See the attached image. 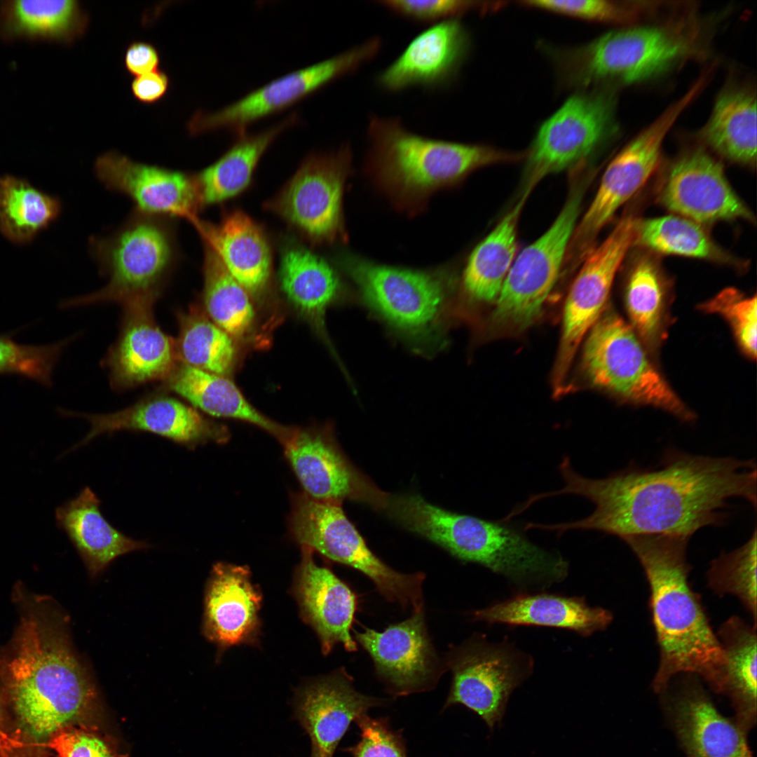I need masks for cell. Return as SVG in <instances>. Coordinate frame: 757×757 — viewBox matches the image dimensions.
<instances>
[{
  "label": "cell",
  "instance_id": "cell-1",
  "mask_svg": "<svg viewBox=\"0 0 757 757\" xmlns=\"http://www.w3.org/2000/svg\"><path fill=\"white\" fill-rule=\"evenodd\" d=\"M559 471L564 486L534 494L536 502L571 494L590 500L595 507L589 515L576 521L537 524L538 529L554 531L558 536L569 530H594L621 540L650 534L690 538L704 527L723 525L731 498L756 505L753 460L669 449L650 469L631 465L606 477L592 479L577 472L565 456Z\"/></svg>",
  "mask_w": 757,
  "mask_h": 757
},
{
  "label": "cell",
  "instance_id": "cell-2",
  "mask_svg": "<svg viewBox=\"0 0 757 757\" xmlns=\"http://www.w3.org/2000/svg\"><path fill=\"white\" fill-rule=\"evenodd\" d=\"M18 622L0 648V686L27 739L47 743L58 730L82 721L98 694L88 668L74 650L69 618L52 597L15 584Z\"/></svg>",
  "mask_w": 757,
  "mask_h": 757
},
{
  "label": "cell",
  "instance_id": "cell-3",
  "mask_svg": "<svg viewBox=\"0 0 757 757\" xmlns=\"http://www.w3.org/2000/svg\"><path fill=\"white\" fill-rule=\"evenodd\" d=\"M689 539L664 534L622 539L637 557L649 585V606L660 652L652 686L662 693L674 677L693 674L723 694L725 660L700 598L688 582Z\"/></svg>",
  "mask_w": 757,
  "mask_h": 757
},
{
  "label": "cell",
  "instance_id": "cell-4",
  "mask_svg": "<svg viewBox=\"0 0 757 757\" xmlns=\"http://www.w3.org/2000/svg\"><path fill=\"white\" fill-rule=\"evenodd\" d=\"M367 135L369 174L399 207L407 210L420 208L435 191L478 168L524 157L488 146L423 137L409 130L399 118L371 116Z\"/></svg>",
  "mask_w": 757,
  "mask_h": 757
},
{
  "label": "cell",
  "instance_id": "cell-5",
  "mask_svg": "<svg viewBox=\"0 0 757 757\" xmlns=\"http://www.w3.org/2000/svg\"><path fill=\"white\" fill-rule=\"evenodd\" d=\"M337 261L364 305L414 350L428 354L444 347L453 317L450 273L386 266L346 253Z\"/></svg>",
  "mask_w": 757,
  "mask_h": 757
},
{
  "label": "cell",
  "instance_id": "cell-6",
  "mask_svg": "<svg viewBox=\"0 0 757 757\" xmlns=\"http://www.w3.org/2000/svg\"><path fill=\"white\" fill-rule=\"evenodd\" d=\"M695 22L634 25L608 32L556 56L563 80L579 87L631 84L665 72L701 50Z\"/></svg>",
  "mask_w": 757,
  "mask_h": 757
},
{
  "label": "cell",
  "instance_id": "cell-7",
  "mask_svg": "<svg viewBox=\"0 0 757 757\" xmlns=\"http://www.w3.org/2000/svg\"><path fill=\"white\" fill-rule=\"evenodd\" d=\"M90 251L108 282L99 291L64 301L62 307L156 301L179 261L175 220L135 209L111 234L92 238Z\"/></svg>",
  "mask_w": 757,
  "mask_h": 757
},
{
  "label": "cell",
  "instance_id": "cell-8",
  "mask_svg": "<svg viewBox=\"0 0 757 757\" xmlns=\"http://www.w3.org/2000/svg\"><path fill=\"white\" fill-rule=\"evenodd\" d=\"M292 504L289 527L301 546L362 572L386 600L413 612L423 610L425 574L397 572L378 558L346 517L341 502L319 501L298 493Z\"/></svg>",
  "mask_w": 757,
  "mask_h": 757
},
{
  "label": "cell",
  "instance_id": "cell-9",
  "mask_svg": "<svg viewBox=\"0 0 757 757\" xmlns=\"http://www.w3.org/2000/svg\"><path fill=\"white\" fill-rule=\"evenodd\" d=\"M582 364L596 387L627 401L662 409L684 421L695 419L652 364L636 332L615 312L603 314L591 328Z\"/></svg>",
  "mask_w": 757,
  "mask_h": 757
},
{
  "label": "cell",
  "instance_id": "cell-10",
  "mask_svg": "<svg viewBox=\"0 0 757 757\" xmlns=\"http://www.w3.org/2000/svg\"><path fill=\"white\" fill-rule=\"evenodd\" d=\"M590 175L580 171L561 212L550 227L514 261L498 296L493 321L521 329L540 314L554 287L575 229Z\"/></svg>",
  "mask_w": 757,
  "mask_h": 757
},
{
  "label": "cell",
  "instance_id": "cell-11",
  "mask_svg": "<svg viewBox=\"0 0 757 757\" xmlns=\"http://www.w3.org/2000/svg\"><path fill=\"white\" fill-rule=\"evenodd\" d=\"M614 101L606 90L570 97L540 127L522 177L531 192L546 176L583 164L616 132Z\"/></svg>",
  "mask_w": 757,
  "mask_h": 757
},
{
  "label": "cell",
  "instance_id": "cell-12",
  "mask_svg": "<svg viewBox=\"0 0 757 757\" xmlns=\"http://www.w3.org/2000/svg\"><path fill=\"white\" fill-rule=\"evenodd\" d=\"M700 93V86L693 84L608 165L594 200L573 233L569 246L574 261L586 257L602 228L648 180L658 165L668 132Z\"/></svg>",
  "mask_w": 757,
  "mask_h": 757
},
{
  "label": "cell",
  "instance_id": "cell-13",
  "mask_svg": "<svg viewBox=\"0 0 757 757\" xmlns=\"http://www.w3.org/2000/svg\"><path fill=\"white\" fill-rule=\"evenodd\" d=\"M351 159L348 144L335 151L309 155L264 208L313 245L343 240L342 198Z\"/></svg>",
  "mask_w": 757,
  "mask_h": 757
},
{
  "label": "cell",
  "instance_id": "cell-14",
  "mask_svg": "<svg viewBox=\"0 0 757 757\" xmlns=\"http://www.w3.org/2000/svg\"><path fill=\"white\" fill-rule=\"evenodd\" d=\"M381 39L372 37L340 54L290 72L217 111H198L186 128L192 135L225 129L239 135L253 122L282 110L373 60Z\"/></svg>",
  "mask_w": 757,
  "mask_h": 757
},
{
  "label": "cell",
  "instance_id": "cell-15",
  "mask_svg": "<svg viewBox=\"0 0 757 757\" xmlns=\"http://www.w3.org/2000/svg\"><path fill=\"white\" fill-rule=\"evenodd\" d=\"M533 664L530 656L514 646L490 643L476 635L448 654L446 664L453 677L444 707L463 705L492 730L501 722L513 690L531 674Z\"/></svg>",
  "mask_w": 757,
  "mask_h": 757
},
{
  "label": "cell",
  "instance_id": "cell-16",
  "mask_svg": "<svg viewBox=\"0 0 757 757\" xmlns=\"http://www.w3.org/2000/svg\"><path fill=\"white\" fill-rule=\"evenodd\" d=\"M627 214L608 237L584 258L566 298L559 350L554 373L557 392L563 388L575 353L586 333L599 318L615 274L634 245L638 221Z\"/></svg>",
  "mask_w": 757,
  "mask_h": 757
},
{
  "label": "cell",
  "instance_id": "cell-17",
  "mask_svg": "<svg viewBox=\"0 0 757 757\" xmlns=\"http://www.w3.org/2000/svg\"><path fill=\"white\" fill-rule=\"evenodd\" d=\"M657 198L668 210L700 224L754 221L749 208L730 185L722 165L702 149L688 151L673 162Z\"/></svg>",
  "mask_w": 757,
  "mask_h": 757
},
{
  "label": "cell",
  "instance_id": "cell-18",
  "mask_svg": "<svg viewBox=\"0 0 757 757\" xmlns=\"http://www.w3.org/2000/svg\"><path fill=\"white\" fill-rule=\"evenodd\" d=\"M355 635L371 657L376 674L394 696L431 690L443 672L423 610L382 632L365 627Z\"/></svg>",
  "mask_w": 757,
  "mask_h": 757
},
{
  "label": "cell",
  "instance_id": "cell-19",
  "mask_svg": "<svg viewBox=\"0 0 757 757\" xmlns=\"http://www.w3.org/2000/svg\"><path fill=\"white\" fill-rule=\"evenodd\" d=\"M98 179L108 189L122 193L142 212L192 224L202 208L195 175L135 161L115 151L99 156L95 163Z\"/></svg>",
  "mask_w": 757,
  "mask_h": 757
},
{
  "label": "cell",
  "instance_id": "cell-20",
  "mask_svg": "<svg viewBox=\"0 0 757 757\" xmlns=\"http://www.w3.org/2000/svg\"><path fill=\"white\" fill-rule=\"evenodd\" d=\"M284 448L308 497L327 502L357 500L378 509L384 508L388 494L355 469L329 432L295 429Z\"/></svg>",
  "mask_w": 757,
  "mask_h": 757
},
{
  "label": "cell",
  "instance_id": "cell-21",
  "mask_svg": "<svg viewBox=\"0 0 757 757\" xmlns=\"http://www.w3.org/2000/svg\"><path fill=\"white\" fill-rule=\"evenodd\" d=\"M61 414L82 417L90 424L88 434L70 451L101 435L123 430L152 433L191 449L210 441L219 442L226 438L224 430L204 418L195 408L165 395L144 398L108 414H87L64 410Z\"/></svg>",
  "mask_w": 757,
  "mask_h": 757
},
{
  "label": "cell",
  "instance_id": "cell-22",
  "mask_svg": "<svg viewBox=\"0 0 757 757\" xmlns=\"http://www.w3.org/2000/svg\"><path fill=\"white\" fill-rule=\"evenodd\" d=\"M156 301L123 305L121 332L106 359L111 386L126 390L155 381H165L178 361L175 341L157 325Z\"/></svg>",
  "mask_w": 757,
  "mask_h": 757
},
{
  "label": "cell",
  "instance_id": "cell-23",
  "mask_svg": "<svg viewBox=\"0 0 757 757\" xmlns=\"http://www.w3.org/2000/svg\"><path fill=\"white\" fill-rule=\"evenodd\" d=\"M470 46L469 34L458 19L437 22L416 36L376 76V83L391 93L411 87H447L456 78Z\"/></svg>",
  "mask_w": 757,
  "mask_h": 757
},
{
  "label": "cell",
  "instance_id": "cell-24",
  "mask_svg": "<svg viewBox=\"0 0 757 757\" xmlns=\"http://www.w3.org/2000/svg\"><path fill=\"white\" fill-rule=\"evenodd\" d=\"M385 703V700L357 691L353 678L340 669L297 690L294 717L308 735L312 752L333 757L350 723Z\"/></svg>",
  "mask_w": 757,
  "mask_h": 757
},
{
  "label": "cell",
  "instance_id": "cell-25",
  "mask_svg": "<svg viewBox=\"0 0 757 757\" xmlns=\"http://www.w3.org/2000/svg\"><path fill=\"white\" fill-rule=\"evenodd\" d=\"M261 602L247 567L216 564L205 588L204 636L220 649L253 643L259 634Z\"/></svg>",
  "mask_w": 757,
  "mask_h": 757
},
{
  "label": "cell",
  "instance_id": "cell-26",
  "mask_svg": "<svg viewBox=\"0 0 757 757\" xmlns=\"http://www.w3.org/2000/svg\"><path fill=\"white\" fill-rule=\"evenodd\" d=\"M302 550L294 592L303 618L318 635L325 655L337 643L355 651L357 643L350 634L357 608L355 593L332 571L315 564L313 550L304 546Z\"/></svg>",
  "mask_w": 757,
  "mask_h": 757
},
{
  "label": "cell",
  "instance_id": "cell-27",
  "mask_svg": "<svg viewBox=\"0 0 757 757\" xmlns=\"http://www.w3.org/2000/svg\"><path fill=\"white\" fill-rule=\"evenodd\" d=\"M684 679L671 703L675 730L688 757H753L746 732L716 709L697 676Z\"/></svg>",
  "mask_w": 757,
  "mask_h": 757
},
{
  "label": "cell",
  "instance_id": "cell-28",
  "mask_svg": "<svg viewBox=\"0 0 757 757\" xmlns=\"http://www.w3.org/2000/svg\"><path fill=\"white\" fill-rule=\"evenodd\" d=\"M193 225L219 257L231 276L252 296L261 297L271 288L273 256L263 229L239 209L226 212L219 224L198 219Z\"/></svg>",
  "mask_w": 757,
  "mask_h": 757
},
{
  "label": "cell",
  "instance_id": "cell-29",
  "mask_svg": "<svg viewBox=\"0 0 757 757\" xmlns=\"http://www.w3.org/2000/svg\"><path fill=\"white\" fill-rule=\"evenodd\" d=\"M101 501L88 486L55 511L57 526L68 536L91 578L101 574L116 559L149 549L144 540L128 537L104 517Z\"/></svg>",
  "mask_w": 757,
  "mask_h": 757
},
{
  "label": "cell",
  "instance_id": "cell-30",
  "mask_svg": "<svg viewBox=\"0 0 757 757\" xmlns=\"http://www.w3.org/2000/svg\"><path fill=\"white\" fill-rule=\"evenodd\" d=\"M472 616L489 624L567 629L582 636L604 630L613 618L610 611L590 606L582 597L547 593L518 594L475 611Z\"/></svg>",
  "mask_w": 757,
  "mask_h": 757
},
{
  "label": "cell",
  "instance_id": "cell-31",
  "mask_svg": "<svg viewBox=\"0 0 757 757\" xmlns=\"http://www.w3.org/2000/svg\"><path fill=\"white\" fill-rule=\"evenodd\" d=\"M165 387L212 416L247 422L273 435L284 445L294 429L273 421L254 408L226 376L178 362Z\"/></svg>",
  "mask_w": 757,
  "mask_h": 757
},
{
  "label": "cell",
  "instance_id": "cell-32",
  "mask_svg": "<svg viewBox=\"0 0 757 757\" xmlns=\"http://www.w3.org/2000/svg\"><path fill=\"white\" fill-rule=\"evenodd\" d=\"M278 278L290 304L318 323L341 292L339 278L330 264L292 238H285L280 246Z\"/></svg>",
  "mask_w": 757,
  "mask_h": 757
},
{
  "label": "cell",
  "instance_id": "cell-33",
  "mask_svg": "<svg viewBox=\"0 0 757 757\" xmlns=\"http://www.w3.org/2000/svg\"><path fill=\"white\" fill-rule=\"evenodd\" d=\"M300 121L292 113L257 133L237 135L231 146L214 163L195 175L201 207L221 203L244 191L261 156L285 129Z\"/></svg>",
  "mask_w": 757,
  "mask_h": 757
},
{
  "label": "cell",
  "instance_id": "cell-34",
  "mask_svg": "<svg viewBox=\"0 0 757 757\" xmlns=\"http://www.w3.org/2000/svg\"><path fill=\"white\" fill-rule=\"evenodd\" d=\"M756 124L755 93L746 87H728L718 95L701 136L725 159L752 166L756 162Z\"/></svg>",
  "mask_w": 757,
  "mask_h": 757
},
{
  "label": "cell",
  "instance_id": "cell-35",
  "mask_svg": "<svg viewBox=\"0 0 757 757\" xmlns=\"http://www.w3.org/2000/svg\"><path fill=\"white\" fill-rule=\"evenodd\" d=\"M531 192L521 193L517 203L470 254L463 276L465 294L477 301L498 297L514 262L519 217Z\"/></svg>",
  "mask_w": 757,
  "mask_h": 757
},
{
  "label": "cell",
  "instance_id": "cell-36",
  "mask_svg": "<svg viewBox=\"0 0 757 757\" xmlns=\"http://www.w3.org/2000/svg\"><path fill=\"white\" fill-rule=\"evenodd\" d=\"M716 636L726 664L723 694L732 701L735 721L748 732L756 723V627L732 616Z\"/></svg>",
  "mask_w": 757,
  "mask_h": 757
},
{
  "label": "cell",
  "instance_id": "cell-37",
  "mask_svg": "<svg viewBox=\"0 0 757 757\" xmlns=\"http://www.w3.org/2000/svg\"><path fill=\"white\" fill-rule=\"evenodd\" d=\"M60 200L27 180L11 175L0 177V232L18 245L31 242L61 213Z\"/></svg>",
  "mask_w": 757,
  "mask_h": 757
},
{
  "label": "cell",
  "instance_id": "cell-38",
  "mask_svg": "<svg viewBox=\"0 0 757 757\" xmlns=\"http://www.w3.org/2000/svg\"><path fill=\"white\" fill-rule=\"evenodd\" d=\"M202 301L207 315L231 337L252 330L255 312L249 293L228 272L219 257L203 243Z\"/></svg>",
  "mask_w": 757,
  "mask_h": 757
},
{
  "label": "cell",
  "instance_id": "cell-39",
  "mask_svg": "<svg viewBox=\"0 0 757 757\" xmlns=\"http://www.w3.org/2000/svg\"><path fill=\"white\" fill-rule=\"evenodd\" d=\"M634 245L662 254L742 265L719 247L700 224L676 215L639 219Z\"/></svg>",
  "mask_w": 757,
  "mask_h": 757
},
{
  "label": "cell",
  "instance_id": "cell-40",
  "mask_svg": "<svg viewBox=\"0 0 757 757\" xmlns=\"http://www.w3.org/2000/svg\"><path fill=\"white\" fill-rule=\"evenodd\" d=\"M177 316L179 335L175 346L178 361L226 376L236 361L233 338L196 307L179 311Z\"/></svg>",
  "mask_w": 757,
  "mask_h": 757
},
{
  "label": "cell",
  "instance_id": "cell-41",
  "mask_svg": "<svg viewBox=\"0 0 757 757\" xmlns=\"http://www.w3.org/2000/svg\"><path fill=\"white\" fill-rule=\"evenodd\" d=\"M666 292V280L656 259L645 254L636 257L627 276L625 304L632 327L649 343L659 337Z\"/></svg>",
  "mask_w": 757,
  "mask_h": 757
},
{
  "label": "cell",
  "instance_id": "cell-42",
  "mask_svg": "<svg viewBox=\"0 0 757 757\" xmlns=\"http://www.w3.org/2000/svg\"><path fill=\"white\" fill-rule=\"evenodd\" d=\"M756 529L741 547L723 552L711 561L707 573L710 589L718 596H736L753 618L756 626Z\"/></svg>",
  "mask_w": 757,
  "mask_h": 757
},
{
  "label": "cell",
  "instance_id": "cell-43",
  "mask_svg": "<svg viewBox=\"0 0 757 757\" xmlns=\"http://www.w3.org/2000/svg\"><path fill=\"white\" fill-rule=\"evenodd\" d=\"M12 14L16 27L30 34L74 38L84 33L88 17L72 0H20L13 2Z\"/></svg>",
  "mask_w": 757,
  "mask_h": 757
},
{
  "label": "cell",
  "instance_id": "cell-44",
  "mask_svg": "<svg viewBox=\"0 0 757 757\" xmlns=\"http://www.w3.org/2000/svg\"><path fill=\"white\" fill-rule=\"evenodd\" d=\"M73 339L35 346L18 343L11 333L0 334V375L18 374L50 387L54 368Z\"/></svg>",
  "mask_w": 757,
  "mask_h": 757
},
{
  "label": "cell",
  "instance_id": "cell-45",
  "mask_svg": "<svg viewBox=\"0 0 757 757\" xmlns=\"http://www.w3.org/2000/svg\"><path fill=\"white\" fill-rule=\"evenodd\" d=\"M521 4L599 22L629 24L640 20L655 7L650 3L608 0L525 1Z\"/></svg>",
  "mask_w": 757,
  "mask_h": 757
},
{
  "label": "cell",
  "instance_id": "cell-46",
  "mask_svg": "<svg viewBox=\"0 0 757 757\" xmlns=\"http://www.w3.org/2000/svg\"><path fill=\"white\" fill-rule=\"evenodd\" d=\"M756 297H746L733 287L719 292L701 305L702 310L722 315L732 326L741 348L750 357H756Z\"/></svg>",
  "mask_w": 757,
  "mask_h": 757
},
{
  "label": "cell",
  "instance_id": "cell-47",
  "mask_svg": "<svg viewBox=\"0 0 757 757\" xmlns=\"http://www.w3.org/2000/svg\"><path fill=\"white\" fill-rule=\"evenodd\" d=\"M375 2L395 15L421 23L458 19L469 12H489L501 6L493 2L465 0H378Z\"/></svg>",
  "mask_w": 757,
  "mask_h": 757
},
{
  "label": "cell",
  "instance_id": "cell-48",
  "mask_svg": "<svg viewBox=\"0 0 757 757\" xmlns=\"http://www.w3.org/2000/svg\"><path fill=\"white\" fill-rule=\"evenodd\" d=\"M47 744L57 757H128L95 727L84 723L58 730Z\"/></svg>",
  "mask_w": 757,
  "mask_h": 757
},
{
  "label": "cell",
  "instance_id": "cell-49",
  "mask_svg": "<svg viewBox=\"0 0 757 757\" xmlns=\"http://www.w3.org/2000/svg\"><path fill=\"white\" fill-rule=\"evenodd\" d=\"M360 739L346 749L353 757H407L402 735L391 728L386 718L365 714L355 721Z\"/></svg>",
  "mask_w": 757,
  "mask_h": 757
},
{
  "label": "cell",
  "instance_id": "cell-50",
  "mask_svg": "<svg viewBox=\"0 0 757 757\" xmlns=\"http://www.w3.org/2000/svg\"><path fill=\"white\" fill-rule=\"evenodd\" d=\"M160 62L158 50L146 41H135L128 46L124 53V67L135 77L158 69Z\"/></svg>",
  "mask_w": 757,
  "mask_h": 757
},
{
  "label": "cell",
  "instance_id": "cell-51",
  "mask_svg": "<svg viewBox=\"0 0 757 757\" xmlns=\"http://www.w3.org/2000/svg\"><path fill=\"white\" fill-rule=\"evenodd\" d=\"M170 79L163 71H156L134 78L130 88L134 97L139 102L151 104L161 100L168 93Z\"/></svg>",
  "mask_w": 757,
  "mask_h": 757
},
{
  "label": "cell",
  "instance_id": "cell-52",
  "mask_svg": "<svg viewBox=\"0 0 757 757\" xmlns=\"http://www.w3.org/2000/svg\"><path fill=\"white\" fill-rule=\"evenodd\" d=\"M0 757H48L42 746L29 743H18L0 749Z\"/></svg>",
  "mask_w": 757,
  "mask_h": 757
},
{
  "label": "cell",
  "instance_id": "cell-53",
  "mask_svg": "<svg viewBox=\"0 0 757 757\" xmlns=\"http://www.w3.org/2000/svg\"><path fill=\"white\" fill-rule=\"evenodd\" d=\"M6 704L7 703L0 686V739L7 733L6 730Z\"/></svg>",
  "mask_w": 757,
  "mask_h": 757
},
{
  "label": "cell",
  "instance_id": "cell-54",
  "mask_svg": "<svg viewBox=\"0 0 757 757\" xmlns=\"http://www.w3.org/2000/svg\"><path fill=\"white\" fill-rule=\"evenodd\" d=\"M311 757H321V756H319L318 754L315 753L311 752Z\"/></svg>",
  "mask_w": 757,
  "mask_h": 757
},
{
  "label": "cell",
  "instance_id": "cell-55",
  "mask_svg": "<svg viewBox=\"0 0 757 757\" xmlns=\"http://www.w3.org/2000/svg\"><path fill=\"white\" fill-rule=\"evenodd\" d=\"M516 506H517V505H516ZM516 506H515V510H516V512H517V514H519V513H518V512H517V509H516Z\"/></svg>",
  "mask_w": 757,
  "mask_h": 757
}]
</instances>
